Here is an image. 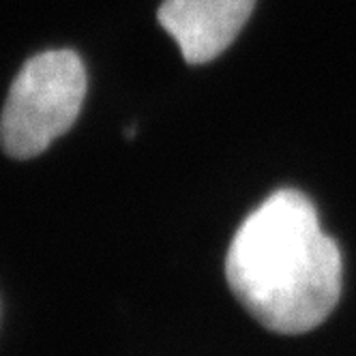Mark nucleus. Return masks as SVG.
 Wrapping results in <instances>:
<instances>
[{
    "label": "nucleus",
    "mask_w": 356,
    "mask_h": 356,
    "mask_svg": "<svg viewBox=\"0 0 356 356\" xmlns=\"http://www.w3.org/2000/svg\"><path fill=\"white\" fill-rule=\"evenodd\" d=\"M86 97V69L71 49H49L19 69L0 114V146L33 159L67 134Z\"/></svg>",
    "instance_id": "nucleus-2"
},
{
    "label": "nucleus",
    "mask_w": 356,
    "mask_h": 356,
    "mask_svg": "<svg viewBox=\"0 0 356 356\" xmlns=\"http://www.w3.org/2000/svg\"><path fill=\"white\" fill-rule=\"evenodd\" d=\"M232 294L264 328L300 335L320 326L341 294V253L312 200L279 189L236 230L225 256Z\"/></svg>",
    "instance_id": "nucleus-1"
},
{
    "label": "nucleus",
    "mask_w": 356,
    "mask_h": 356,
    "mask_svg": "<svg viewBox=\"0 0 356 356\" xmlns=\"http://www.w3.org/2000/svg\"><path fill=\"white\" fill-rule=\"evenodd\" d=\"M256 0H163L159 24L189 65L221 56L249 22Z\"/></svg>",
    "instance_id": "nucleus-3"
}]
</instances>
